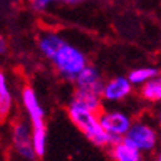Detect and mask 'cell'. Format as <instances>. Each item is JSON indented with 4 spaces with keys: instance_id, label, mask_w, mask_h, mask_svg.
I'll return each instance as SVG.
<instances>
[{
    "instance_id": "1",
    "label": "cell",
    "mask_w": 161,
    "mask_h": 161,
    "mask_svg": "<svg viewBox=\"0 0 161 161\" xmlns=\"http://www.w3.org/2000/svg\"><path fill=\"white\" fill-rule=\"evenodd\" d=\"M68 116L92 144L97 147H110L112 144H115L102 126L97 112H93L71 102L68 106Z\"/></svg>"
},
{
    "instance_id": "2",
    "label": "cell",
    "mask_w": 161,
    "mask_h": 161,
    "mask_svg": "<svg viewBox=\"0 0 161 161\" xmlns=\"http://www.w3.org/2000/svg\"><path fill=\"white\" fill-rule=\"evenodd\" d=\"M49 61L55 65L57 71L64 79L71 80V81H74L75 77L89 65L86 55L77 47L68 44L67 41H64L60 45V48L57 49Z\"/></svg>"
},
{
    "instance_id": "3",
    "label": "cell",
    "mask_w": 161,
    "mask_h": 161,
    "mask_svg": "<svg viewBox=\"0 0 161 161\" xmlns=\"http://www.w3.org/2000/svg\"><path fill=\"white\" fill-rule=\"evenodd\" d=\"M125 141L135 147L138 151L147 155V154H155L157 148L160 147V132L155 122H150L147 119H138L132 124L131 129L128 131Z\"/></svg>"
},
{
    "instance_id": "4",
    "label": "cell",
    "mask_w": 161,
    "mask_h": 161,
    "mask_svg": "<svg viewBox=\"0 0 161 161\" xmlns=\"http://www.w3.org/2000/svg\"><path fill=\"white\" fill-rule=\"evenodd\" d=\"M99 118H100V124L103 129L113 139V142L124 139L134 124V120L131 119L128 113L122 112V110H116V109L99 113Z\"/></svg>"
},
{
    "instance_id": "5",
    "label": "cell",
    "mask_w": 161,
    "mask_h": 161,
    "mask_svg": "<svg viewBox=\"0 0 161 161\" xmlns=\"http://www.w3.org/2000/svg\"><path fill=\"white\" fill-rule=\"evenodd\" d=\"M22 103L28 113V118L32 125L34 134H42L47 132L45 128V110L42 108L41 102L38 99L36 93L32 87H25L22 92Z\"/></svg>"
},
{
    "instance_id": "6",
    "label": "cell",
    "mask_w": 161,
    "mask_h": 161,
    "mask_svg": "<svg viewBox=\"0 0 161 161\" xmlns=\"http://www.w3.org/2000/svg\"><path fill=\"white\" fill-rule=\"evenodd\" d=\"M13 147L16 153L26 161H35L38 157L34 148V139H32V128H29L25 122H18L13 126Z\"/></svg>"
},
{
    "instance_id": "7",
    "label": "cell",
    "mask_w": 161,
    "mask_h": 161,
    "mask_svg": "<svg viewBox=\"0 0 161 161\" xmlns=\"http://www.w3.org/2000/svg\"><path fill=\"white\" fill-rule=\"evenodd\" d=\"M132 87H134V84L129 81L128 77L118 75V77H113L105 83L102 96L106 102H120L132 93Z\"/></svg>"
},
{
    "instance_id": "8",
    "label": "cell",
    "mask_w": 161,
    "mask_h": 161,
    "mask_svg": "<svg viewBox=\"0 0 161 161\" xmlns=\"http://www.w3.org/2000/svg\"><path fill=\"white\" fill-rule=\"evenodd\" d=\"M74 84L75 89L87 90V92H93L97 94H103V87H105V81L102 80V74L93 65H87L75 77Z\"/></svg>"
},
{
    "instance_id": "9",
    "label": "cell",
    "mask_w": 161,
    "mask_h": 161,
    "mask_svg": "<svg viewBox=\"0 0 161 161\" xmlns=\"http://www.w3.org/2000/svg\"><path fill=\"white\" fill-rule=\"evenodd\" d=\"M110 155L113 161H145L144 154L125 139H120L110 145Z\"/></svg>"
},
{
    "instance_id": "10",
    "label": "cell",
    "mask_w": 161,
    "mask_h": 161,
    "mask_svg": "<svg viewBox=\"0 0 161 161\" xmlns=\"http://www.w3.org/2000/svg\"><path fill=\"white\" fill-rule=\"evenodd\" d=\"M102 99L103 96L93 92H87V90H80L75 89L74 96H73V102L77 105L83 106L86 109H90L93 112L100 113V108H102Z\"/></svg>"
},
{
    "instance_id": "11",
    "label": "cell",
    "mask_w": 161,
    "mask_h": 161,
    "mask_svg": "<svg viewBox=\"0 0 161 161\" xmlns=\"http://www.w3.org/2000/svg\"><path fill=\"white\" fill-rule=\"evenodd\" d=\"M13 106V97H12L10 89L8 86V79L4 73L0 70V120L6 119Z\"/></svg>"
},
{
    "instance_id": "12",
    "label": "cell",
    "mask_w": 161,
    "mask_h": 161,
    "mask_svg": "<svg viewBox=\"0 0 161 161\" xmlns=\"http://www.w3.org/2000/svg\"><path fill=\"white\" fill-rule=\"evenodd\" d=\"M141 97L151 103H161V74L155 75L150 81L141 86Z\"/></svg>"
},
{
    "instance_id": "13",
    "label": "cell",
    "mask_w": 161,
    "mask_h": 161,
    "mask_svg": "<svg viewBox=\"0 0 161 161\" xmlns=\"http://www.w3.org/2000/svg\"><path fill=\"white\" fill-rule=\"evenodd\" d=\"M64 42V39L57 34L53 32H48V34H44L39 36V49L41 53L44 54V57H47L48 60H51V57L55 54V51L60 48V45Z\"/></svg>"
},
{
    "instance_id": "14",
    "label": "cell",
    "mask_w": 161,
    "mask_h": 161,
    "mask_svg": "<svg viewBox=\"0 0 161 161\" xmlns=\"http://www.w3.org/2000/svg\"><path fill=\"white\" fill-rule=\"evenodd\" d=\"M158 74H160V70L155 67H138L131 70V73L128 74V79L134 86H142Z\"/></svg>"
},
{
    "instance_id": "15",
    "label": "cell",
    "mask_w": 161,
    "mask_h": 161,
    "mask_svg": "<svg viewBox=\"0 0 161 161\" xmlns=\"http://www.w3.org/2000/svg\"><path fill=\"white\" fill-rule=\"evenodd\" d=\"M57 2H64V0H31V6L36 12H44L45 9H48L51 4Z\"/></svg>"
},
{
    "instance_id": "16",
    "label": "cell",
    "mask_w": 161,
    "mask_h": 161,
    "mask_svg": "<svg viewBox=\"0 0 161 161\" xmlns=\"http://www.w3.org/2000/svg\"><path fill=\"white\" fill-rule=\"evenodd\" d=\"M154 122H155V125L158 126V129L161 131V106L155 110V115H154Z\"/></svg>"
},
{
    "instance_id": "17",
    "label": "cell",
    "mask_w": 161,
    "mask_h": 161,
    "mask_svg": "<svg viewBox=\"0 0 161 161\" xmlns=\"http://www.w3.org/2000/svg\"><path fill=\"white\" fill-rule=\"evenodd\" d=\"M8 51V42L2 35H0V55H3L4 53Z\"/></svg>"
},
{
    "instance_id": "18",
    "label": "cell",
    "mask_w": 161,
    "mask_h": 161,
    "mask_svg": "<svg viewBox=\"0 0 161 161\" xmlns=\"http://www.w3.org/2000/svg\"><path fill=\"white\" fill-rule=\"evenodd\" d=\"M151 161H161V150L157 151L155 154H153V160Z\"/></svg>"
},
{
    "instance_id": "19",
    "label": "cell",
    "mask_w": 161,
    "mask_h": 161,
    "mask_svg": "<svg viewBox=\"0 0 161 161\" xmlns=\"http://www.w3.org/2000/svg\"><path fill=\"white\" fill-rule=\"evenodd\" d=\"M67 4H80L83 2H86V0H64Z\"/></svg>"
},
{
    "instance_id": "20",
    "label": "cell",
    "mask_w": 161,
    "mask_h": 161,
    "mask_svg": "<svg viewBox=\"0 0 161 161\" xmlns=\"http://www.w3.org/2000/svg\"><path fill=\"white\" fill-rule=\"evenodd\" d=\"M160 148H161V141H160Z\"/></svg>"
}]
</instances>
